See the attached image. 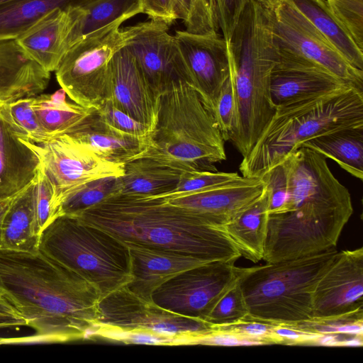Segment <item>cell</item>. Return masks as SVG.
<instances>
[{
  "instance_id": "cell-1",
  "label": "cell",
  "mask_w": 363,
  "mask_h": 363,
  "mask_svg": "<svg viewBox=\"0 0 363 363\" xmlns=\"http://www.w3.org/2000/svg\"><path fill=\"white\" fill-rule=\"evenodd\" d=\"M0 296L35 330V341L90 337L97 325L101 299L97 289L40 250H0Z\"/></svg>"
},
{
  "instance_id": "cell-2",
  "label": "cell",
  "mask_w": 363,
  "mask_h": 363,
  "mask_svg": "<svg viewBox=\"0 0 363 363\" xmlns=\"http://www.w3.org/2000/svg\"><path fill=\"white\" fill-rule=\"evenodd\" d=\"M281 162L288 199L281 211L267 216L262 259L286 261L336 247L354 211L350 191L326 158L310 148L300 147Z\"/></svg>"
},
{
  "instance_id": "cell-3",
  "label": "cell",
  "mask_w": 363,
  "mask_h": 363,
  "mask_svg": "<svg viewBox=\"0 0 363 363\" xmlns=\"http://www.w3.org/2000/svg\"><path fill=\"white\" fill-rule=\"evenodd\" d=\"M77 217L124 242L186 254L211 262H235L240 256L224 226L164 197L117 194Z\"/></svg>"
},
{
  "instance_id": "cell-4",
  "label": "cell",
  "mask_w": 363,
  "mask_h": 363,
  "mask_svg": "<svg viewBox=\"0 0 363 363\" xmlns=\"http://www.w3.org/2000/svg\"><path fill=\"white\" fill-rule=\"evenodd\" d=\"M228 46L235 97L228 140L244 157L275 112L270 81L278 54L272 9L249 0Z\"/></svg>"
},
{
  "instance_id": "cell-5",
  "label": "cell",
  "mask_w": 363,
  "mask_h": 363,
  "mask_svg": "<svg viewBox=\"0 0 363 363\" xmlns=\"http://www.w3.org/2000/svg\"><path fill=\"white\" fill-rule=\"evenodd\" d=\"M363 127V90L343 86L291 99L275 107L251 151L239 166L242 176L260 178L311 139Z\"/></svg>"
},
{
  "instance_id": "cell-6",
  "label": "cell",
  "mask_w": 363,
  "mask_h": 363,
  "mask_svg": "<svg viewBox=\"0 0 363 363\" xmlns=\"http://www.w3.org/2000/svg\"><path fill=\"white\" fill-rule=\"evenodd\" d=\"M224 142L211 108L192 85L180 79L161 94L149 146L140 157L182 172H215V164L226 160Z\"/></svg>"
},
{
  "instance_id": "cell-7",
  "label": "cell",
  "mask_w": 363,
  "mask_h": 363,
  "mask_svg": "<svg viewBox=\"0 0 363 363\" xmlns=\"http://www.w3.org/2000/svg\"><path fill=\"white\" fill-rule=\"evenodd\" d=\"M338 251L242 268L238 279L249 315L246 318L296 324L313 320L315 288Z\"/></svg>"
},
{
  "instance_id": "cell-8",
  "label": "cell",
  "mask_w": 363,
  "mask_h": 363,
  "mask_svg": "<svg viewBox=\"0 0 363 363\" xmlns=\"http://www.w3.org/2000/svg\"><path fill=\"white\" fill-rule=\"evenodd\" d=\"M38 249L93 284L101 299L132 280L127 244L77 217L55 218L41 232Z\"/></svg>"
},
{
  "instance_id": "cell-9",
  "label": "cell",
  "mask_w": 363,
  "mask_h": 363,
  "mask_svg": "<svg viewBox=\"0 0 363 363\" xmlns=\"http://www.w3.org/2000/svg\"><path fill=\"white\" fill-rule=\"evenodd\" d=\"M121 18L82 38L66 52L55 71L56 79L76 104L99 108L110 99L111 65L124 48L127 34Z\"/></svg>"
},
{
  "instance_id": "cell-10",
  "label": "cell",
  "mask_w": 363,
  "mask_h": 363,
  "mask_svg": "<svg viewBox=\"0 0 363 363\" xmlns=\"http://www.w3.org/2000/svg\"><path fill=\"white\" fill-rule=\"evenodd\" d=\"M235 262H211L183 271L158 286L151 300L169 312L204 322L239 279L242 268Z\"/></svg>"
},
{
  "instance_id": "cell-11",
  "label": "cell",
  "mask_w": 363,
  "mask_h": 363,
  "mask_svg": "<svg viewBox=\"0 0 363 363\" xmlns=\"http://www.w3.org/2000/svg\"><path fill=\"white\" fill-rule=\"evenodd\" d=\"M96 327L149 330L179 338L182 345H190L194 338L213 330L202 320L169 312L152 301L143 300L125 286L99 301Z\"/></svg>"
},
{
  "instance_id": "cell-12",
  "label": "cell",
  "mask_w": 363,
  "mask_h": 363,
  "mask_svg": "<svg viewBox=\"0 0 363 363\" xmlns=\"http://www.w3.org/2000/svg\"><path fill=\"white\" fill-rule=\"evenodd\" d=\"M26 141L53 184L55 214L59 201L83 184L104 177H121L124 172L125 164L101 157L67 134L39 144Z\"/></svg>"
},
{
  "instance_id": "cell-13",
  "label": "cell",
  "mask_w": 363,
  "mask_h": 363,
  "mask_svg": "<svg viewBox=\"0 0 363 363\" xmlns=\"http://www.w3.org/2000/svg\"><path fill=\"white\" fill-rule=\"evenodd\" d=\"M168 28L165 23L152 20L125 28L127 40L124 48L160 95L173 82L182 79L187 82L179 46Z\"/></svg>"
},
{
  "instance_id": "cell-14",
  "label": "cell",
  "mask_w": 363,
  "mask_h": 363,
  "mask_svg": "<svg viewBox=\"0 0 363 363\" xmlns=\"http://www.w3.org/2000/svg\"><path fill=\"white\" fill-rule=\"evenodd\" d=\"M313 320L363 315V248L338 252L318 281L313 296Z\"/></svg>"
},
{
  "instance_id": "cell-15",
  "label": "cell",
  "mask_w": 363,
  "mask_h": 363,
  "mask_svg": "<svg viewBox=\"0 0 363 363\" xmlns=\"http://www.w3.org/2000/svg\"><path fill=\"white\" fill-rule=\"evenodd\" d=\"M187 74V82L201 95L211 108L230 74L228 46L216 31L194 33L176 30L174 35Z\"/></svg>"
},
{
  "instance_id": "cell-16",
  "label": "cell",
  "mask_w": 363,
  "mask_h": 363,
  "mask_svg": "<svg viewBox=\"0 0 363 363\" xmlns=\"http://www.w3.org/2000/svg\"><path fill=\"white\" fill-rule=\"evenodd\" d=\"M160 96L129 52L125 48L118 50L111 65L109 100L113 106L152 132L157 118Z\"/></svg>"
},
{
  "instance_id": "cell-17",
  "label": "cell",
  "mask_w": 363,
  "mask_h": 363,
  "mask_svg": "<svg viewBox=\"0 0 363 363\" xmlns=\"http://www.w3.org/2000/svg\"><path fill=\"white\" fill-rule=\"evenodd\" d=\"M81 11L77 6L55 9L16 40L32 60L48 72H55L70 48L72 30Z\"/></svg>"
},
{
  "instance_id": "cell-18",
  "label": "cell",
  "mask_w": 363,
  "mask_h": 363,
  "mask_svg": "<svg viewBox=\"0 0 363 363\" xmlns=\"http://www.w3.org/2000/svg\"><path fill=\"white\" fill-rule=\"evenodd\" d=\"M272 13L273 35L278 50L309 62L363 90L362 70L353 67L332 48L292 27L273 11Z\"/></svg>"
},
{
  "instance_id": "cell-19",
  "label": "cell",
  "mask_w": 363,
  "mask_h": 363,
  "mask_svg": "<svg viewBox=\"0 0 363 363\" xmlns=\"http://www.w3.org/2000/svg\"><path fill=\"white\" fill-rule=\"evenodd\" d=\"M131 257L132 280L125 287L140 298L152 301V291L177 274L209 262L158 247L125 242Z\"/></svg>"
},
{
  "instance_id": "cell-20",
  "label": "cell",
  "mask_w": 363,
  "mask_h": 363,
  "mask_svg": "<svg viewBox=\"0 0 363 363\" xmlns=\"http://www.w3.org/2000/svg\"><path fill=\"white\" fill-rule=\"evenodd\" d=\"M277 54L270 81L274 107L298 97L350 86L309 62L278 50Z\"/></svg>"
},
{
  "instance_id": "cell-21",
  "label": "cell",
  "mask_w": 363,
  "mask_h": 363,
  "mask_svg": "<svg viewBox=\"0 0 363 363\" xmlns=\"http://www.w3.org/2000/svg\"><path fill=\"white\" fill-rule=\"evenodd\" d=\"M260 178L245 177L234 184L199 192L164 197L172 204L193 209L225 225L263 192Z\"/></svg>"
},
{
  "instance_id": "cell-22",
  "label": "cell",
  "mask_w": 363,
  "mask_h": 363,
  "mask_svg": "<svg viewBox=\"0 0 363 363\" xmlns=\"http://www.w3.org/2000/svg\"><path fill=\"white\" fill-rule=\"evenodd\" d=\"M50 79V72L32 60L16 39L0 40V106L42 93Z\"/></svg>"
},
{
  "instance_id": "cell-23",
  "label": "cell",
  "mask_w": 363,
  "mask_h": 363,
  "mask_svg": "<svg viewBox=\"0 0 363 363\" xmlns=\"http://www.w3.org/2000/svg\"><path fill=\"white\" fill-rule=\"evenodd\" d=\"M115 163H126L142 156L149 146V137L123 133L106 124L94 109L65 133Z\"/></svg>"
},
{
  "instance_id": "cell-24",
  "label": "cell",
  "mask_w": 363,
  "mask_h": 363,
  "mask_svg": "<svg viewBox=\"0 0 363 363\" xmlns=\"http://www.w3.org/2000/svg\"><path fill=\"white\" fill-rule=\"evenodd\" d=\"M40 161L0 114V198L18 193L35 178Z\"/></svg>"
},
{
  "instance_id": "cell-25",
  "label": "cell",
  "mask_w": 363,
  "mask_h": 363,
  "mask_svg": "<svg viewBox=\"0 0 363 363\" xmlns=\"http://www.w3.org/2000/svg\"><path fill=\"white\" fill-rule=\"evenodd\" d=\"M39 238L33 180L18 193L5 213L0 250L37 252Z\"/></svg>"
},
{
  "instance_id": "cell-26",
  "label": "cell",
  "mask_w": 363,
  "mask_h": 363,
  "mask_svg": "<svg viewBox=\"0 0 363 363\" xmlns=\"http://www.w3.org/2000/svg\"><path fill=\"white\" fill-rule=\"evenodd\" d=\"M269 196L262 194L239 212L224 228L241 256L257 262L262 259L267 229Z\"/></svg>"
},
{
  "instance_id": "cell-27",
  "label": "cell",
  "mask_w": 363,
  "mask_h": 363,
  "mask_svg": "<svg viewBox=\"0 0 363 363\" xmlns=\"http://www.w3.org/2000/svg\"><path fill=\"white\" fill-rule=\"evenodd\" d=\"M183 172L149 157H140L124 164L119 194L159 197L173 191Z\"/></svg>"
},
{
  "instance_id": "cell-28",
  "label": "cell",
  "mask_w": 363,
  "mask_h": 363,
  "mask_svg": "<svg viewBox=\"0 0 363 363\" xmlns=\"http://www.w3.org/2000/svg\"><path fill=\"white\" fill-rule=\"evenodd\" d=\"M301 147L334 160L353 177L363 179V127L322 135L304 142Z\"/></svg>"
},
{
  "instance_id": "cell-29",
  "label": "cell",
  "mask_w": 363,
  "mask_h": 363,
  "mask_svg": "<svg viewBox=\"0 0 363 363\" xmlns=\"http://www.w3.org/2000/svg\"><path fill=\"white\" fill-rule=\"evenodd\" d=\"M308 18L324 44L339 52L353 67L363 71V50L339 26L324 0H290Z\"/></svg>"
},
{
  "instance_id": "cell-30",
  "label": "cell",
  "mask_w": 363,
  "mask_h": 363,
  "mask_svg": "<svg viewBox=\"0 0 363 363\" xmlns=\"http://www.w3.org/2000/svg\"><path fill=\"white\" fill-rule=\"evenodd\" d=\"M94 0H17L0 6V40L16 39L57 8L83 7Z\"/></svg>"
},
{
  "instance_id": "cell-31",
  "label": "cell",
  "mask_w": 363,
  "mask_h": 363,
  "mask_svg": "<svg viewBox=\"0 0 363 363\" xmlns=\"http://www.w3.org/2000/svg\"><path fill=\"white\" fill-rule=\"evenodd\" d=\"M65 96L62 88L53 94L33 96V109L43 129L52 137L65 133L95 109L69 103Z\"/></svg>"
},
{
  "instance_id": "cell-32",
  "label": "cell",
  "mask_w": 363,
  "mask_h": 363,
  "mask_svg": "<svg viewBox=\"0 0 363 363\" xmlns=\"http://www.w3.org/2000/svg\"><path fill=\"white\" fill-rule=\"evenodd\" d=\"M139 13H143L142 0H94L82 7L72 30L70 48L91 33L118 19L128 20Z\"/></svg>"
},
{
  "instance_id": "cell-33",
  "label": "cell",
  "mask_w": 363,
  "mask_h": 363,
  "mask_svg": "<svg viewBox=\"0 0 363 363\" xmlns=\"http://www.w3.org/2000/svg\"><path fill=\"white\" fill-rule=\"evenodd\" d=\"M120 177L108 176L89 181L62 198L57 205L55 218L77 216L84 211L121 191Z\"/></svg>"
},
{
  "instance_id": "cell-34",
  "label": "cell",
  "mask_w": 363,
  "mask_h": 363,
  "mask_svg": "<svg viewBox=\"0 0 363 363\" xmlns=\"http://www.w3.org/2000/svg\"><path fill=\"white\" fill-rule=\"evenodd\" d=\"M33 96L17 99L0 106V114L20 138L42 143L53 137L40 125L32 107Z\"/></svg>"
},
{
  "instance_id": "cell-35",
  "label": "cell",
  "mask_w": 363,
  "mask_h": 363,
  "mask_svg": "<svg viewBox=\"0 0 363 363\" xmlns=\"http://www.w3.org/2000/svg\"><path fill=\"white\" fill-rule=\"evenodd\" d=\"M339 26L363 50V0H324Z\"/></svg>"
},
{
  "instance_id": "cell-36",
  "label": "cell",
  "mask_w": 363,
  "mask_h": 363,
  "mask_svg": "<svg viewBox=\"0 0 363 363\" xmlns=\"http://www.w3.org/2000/svg\"><path fill=\"white\" fill-rule=\"evenodd\" d=\"M244 178L236 172L211 171L183 172L176 188L159 197L199 192L236 183Z\"/></svg>"
},
{
  "instance_id": "cell-37",
  "label": "cell",
  "mask_w": 363,
  "mask_h": 363,
  "mask_svg": "<svg viewBox=\"0 0 363 363\" xmlns=\"http://www.w3.org/2000/svg\"><path fill=\"white\" fill-rule=\"evenodd\" d=\"M248 315V309L238 280L220 297L204 322L214 328L235 323Z\"/></svg>"
},
{
  "instance_id": "cell-38",
  "label": "cell",
  "mask_w": 363,
  "mask_h": 363,
  "mask_svg": "<svg viewBox=\"0 0 363 363\" xmlns=\"http://www.w3.org/2000/svg\"><path fill=\"white\" fill-rule=\"evenodd\" d=\"M36 224L39 235L55 218V189L40 163L33 179Z\"/></svg>"
},
{
  "instance_id": "cell-39",
  "label": "cell",
  "mask_w": 363,
  "mask_h": 363,
  "mask_svg": "<svg viewBox=\"0 0 363 363\" xmlns=\"http://www.w3.org/2000/svg\"><path fill=\"white\" fill-rule=\"evenodd\" d=\"M100 337L125 344H145L158 345H182V340L149 330H121L96 327L91 337Z\"/></svg>"
},
{
  "instance_id": "cell-40",
  "label": "cell",
  "mask_w": 363,
  "mask_h": 363,
  "mask_svg": "<svg viewBox=\"0 0 363 363\" xmlns=\"http://www.w3.org/2000/svg\"><path fill=\"white\" fill-rule=\"evenodd\" d=\"M179 19L194 33L216 31L208 0H181Z\"/></svg>"
},
{
  "instance_id": "cell-41",
  "label": "cell",
  "mask_w": 363,
  "mask_h": 363,
  "mask_svg": "<svg viewBox=\"0 0 363 363\" xmlns=\"http://www.w3.org/2000/svg\"><path fill=\"white\" fill-rule=\"evenodd\" d=\"M249 0H208L216 29L228 43Z\"/></svg>"
},
{
  "instance_id": "cell-42",
  "label": "cell",
  "mask_w": 363,
  "mask_h": 363,
  "mask_svg": "<svg viewBox=\"0 0 363 363\" xmlns=\"http://www.w3.org/2000/svg\"><path fill=\"white\" fill-rule=\"evenodd\" d=\"M268 191V214L281 211L288 199V178L282 162L265 172L260 177Z\"/></svg>"
},
{
  "instance_id": "cell-43",
  "label": "cell",
  "mask_w": 363,
  "mask_h": 363,
  "mask_svg": "<svg viewBox=\"0 0 363 363\" xmlns=\"http://www.w3.org/2000/svg\"><path fill=\"white\" fill-rule=\"evenodd\" d=\"M235 111V97L230 68V74L223 85L213 108L216 123L225 141L229 140Z\"/></svg>"
},
{
  "instance_id": "cell-44",
  "label": "cell",
  "mask_w": 363,
  "mask_h": 363,
  "mask_svg": "<svg viewBox=\"0 0 363 363\" xmlns=\"http://www.w3.org/2000/svg\"><path fill=\"white\" fill-rule=\"evenodd\" d=\"M99 117L108 125L123 133L139 137H149L151 130L120 111L108 99L96 109Z\"/></svg>"
},
{
  "instance_id": "cell-45",
  "label": "cell",
  "mask_w": 363,
  "mask_h": 363,
  "mask_svg": "<svg viewBox=\"0 0 363 363\" xmlns=\"http://www.w3.org/2000/svg\"><path fill=\"white\" fill-rule=\"evenodd\" d=\"M274 323L256 319L245 318L235 323L213 328V330L232 332L259 345L274 344L272 330Z\"/></svg>"
},
{
  "instance_id": "cell-46",
  "label": "cell",
  "mask_w": 363,
  "mask_h": 363,
  "mask_svg": "<svg viewBox=\"0 0 363 363\" xmlns=\"http://www.w3.org/2000/svg\"><path fill=\"white\" fill-rule=\"evenodd\" d=\"M181 0H142L143 13L150 20L172 25L179 19Z\"/></svg>"
},
{
  "instance_id": "cell-47",
  "label": "cell",
  "mask_w": 363,
  "mask_h": 363,
  "mask_svg": "<svg viewBox=\"0 0 363 363\" xmlns=\"http://www.w3.org/2000/svg\"><path fill=\"white\" fill-rule=\"evenodd\" d=\"M319 335L303 330L294 324L275 323L272 330L274 344L315 345Z\"/></svg>"
},
{
  "instance_id": "cell-48",
  "label": "cell",
  "mask_w": 363,
  "mask_h": 363,
  "mask_svg": "<svg viewBox=\"0 0 363 363\" xmlns=\"http://www.w3.org/2000/svg\"><path fill=\"white\" fill-rule=\"evenodd\" d=\"M190 345H207L216 346H252L260 345L259 342L244 337L236 333L212 330L208 333L192 340Z\"/></svg>"
},
{
  "instance_id": "cell-49",
  "label": "cell",
  "mask_w": 363,
  "mask_h": 363,
  "mask_svg": "<svg viewBox=\"0 0 363 363\" xmlns=\"http://www.w3.org/2000/svg\"><path fill=\"white\" fill-rule=\"evenodd\" d=\"M27 326L23 316L5 298L0 296V329Z\"/></svg>"
},
{
  "instance_id": "cell-50",
  "label": "cell",
  "mask_w": 363,
  "mask_h": 363,
  "mask_svg": "<svg viewBox=\"0 0 363 363\" xmlns=\"http://www.w3.org/2000/svg\"><path fill=\"white\" fill-rule=\"evenodd\" d=\"M18 194H15L10 196L6 197H1L0 198V236H1V226L2 223L4 220V217L5 216V213L6 211L8 210L10 204L16 197V196Z\"/></svg>"
},
{
  "instance_id": "cell-51",
  "label": "cell",
  "mask_w": 363,
  "mask_h": 363,
  "mask_svg": "<svg viewBox=\"0 0 363 363\" xmlns=\"http://www.w3.org/2000/svg\"><path fill=\"white\" fill-rule=\"evenodd\" d=\"M268 9H272L280 0H256Z\"/></svg>"
},
{
  "instance_id": "cell-52",
  "label": "cell",
  "mask_w": 363,
  "mask_h": 363,
  "mask_svg": "<svg viewBox=\"0 0 363 363\" xmlns=\"http://www.w3.org/2000/svg\"><path fill=\"white\" fill-rule=\"evenodd\" d=\"M16 1L17 0H0V6Z\"/></svg>"
}]
</instances>
